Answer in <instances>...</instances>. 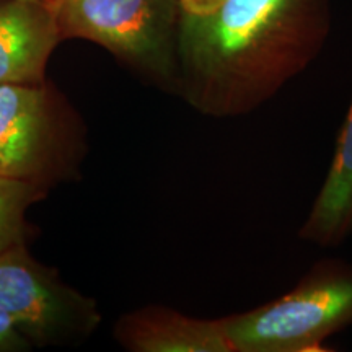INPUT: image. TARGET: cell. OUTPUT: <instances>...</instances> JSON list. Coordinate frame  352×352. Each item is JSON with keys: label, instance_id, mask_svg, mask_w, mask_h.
<instances>
[{"label": "cell", "instance_id": "7a4b0ae2", "mask_svg": "<svg viewBox=\"0 0 352 352\" xmlns=\"http://www.w3.org/2000/svg\"><path fill=\"white\" fill-rule=\"evenodd\" d=\"M223 321L235 352H305L352 321V271H328L270 305Z\"/></svg>", "mask_w": 352, "mask_h": 352}, {"label": "cell", "instance_id": "30bf717a", "mask_svg": "<svg viewBox=\"0 0 352 352\" xmlns=\"http://www.w3.org/2000/svg\"><path fill=\"white\" fill-rule=\"evenodd\" d=\"M32 342L23 336L13 320L0 308V352L28 351Z\"/></svg>", "mask_w": 352, "mask_h": 352}, {"label": "cell", "instance_id": "3957f363", "mask_svg": "<svg viewBox=\"0 0 352 352\" xmlns=\"http://www.w3.org/2000/svg\"><path fill=\"white\" fill-rule=\"evenodd\" d=\"M0 308L39 346L87 336L100 323L95 302L34 261L23 243L0 254Z\"/></svg>", "mask_w": 352, "mask_h": 352}, {"label": "cell", "instance_id": "6da1fadb", "mask_svg": "<svg viewBox=\"0 0 352 352\" xmlns=\"http://www.w3.org/2000/svg\"><path fill=\"white\" fill-rule=\"evenodd\" d=\"M300 0H226L208 16L183 15L186 63L220 113H248L292 72Z\"/></svg>", "mask_w": 352, "mask_h": 352}, {"label": "cell", "instance_id": "9c48e42d", "mask_svg": "<svg viewBox=\"0 0 352 352\" xmlns=\"http://www.w3.org/2000/svg\"><path fill=\"white\" fill-rule=\"evenodd\" d=\"M36 199V188L26 178L0 176V254L23 243L25 212Z\"/></svg>", "mask_w": 352, "mask_h": 352}, {"label": "cell", "instance_id": "52a82bcc", "mask_svg": "<svg viewBox=\"0 0 352 352\" xmlns=\"http://www.w3.org/2000/svg\"><path fill=\"white\" fill-rule=\"evenodd\" d=\"M121 341L139 352H235L222 320H197L170 310H145L124 320Z\"/></svg>", "mask_w": 352, "mask_h": 352}, {"label": "cell", "instance_id": "277c9868", "mask_svg": "<svg viewBox=\"0 0 352 352\" xmlns=\"http://www.w3.org/2000/svg\"><path fill=\"white\" fill-rule=\"evenodd\" d=\"M60 38H82L113 54L168 72L178 0H50Z\"/></svg>", "mask_w": 352, "mask_h": 352}, {"label": "cell", "instance_id": "8992f818", "mask_svg": "<svg viewBox=\"0 0 352 352\" xmlns=\"http://www.w3.org/2000/svg\"><path fill=\"white\" fill-rule=\"evenodd\" d=\"M46 91L39 85H0V176L28 179L47 139Z\"/></svg>", "mask_w": 352, "mask_h": 352}, {"label": "cell", "instance_id": "8fae6325", "mask_svg": "<svg viewBox=\"0 0 352 352\" xmlns=\"http://www.w3.org/2000/svg\"><path fill=\"white\" fill-rule=\"evenodd\" d=\"M226 0H178L179 10L186 16H208L222 7Z\"/></svg>", "mask_w": 352, "mask_h": 352}, {"label": "cell", "instance_id": "5b68a950", "mask_svg": "<svg viewBox=\"0 0 352 352\" xmlns=\"http://www.w3.org/2000/svg\"><path fill=\"white\" fill-rule=\"evenodd\" d=\"M60 39L50 0H0V85H41Z\"/></svg>", "mask_w": 352, "mask_h": 352}, {"label": "cell", "instance_id": "ba28073f", "mask_svg": "<svg viewBox=\"0 0 352 352\" xmlns=\"http://www.w3.org/2000/svg\"><path fill=\"white\" fill-rule=\"evenodd\" d=\"M352 222V107L338 140L331 168L328 171L314 210L302 236L329 243L338 240Z\"/></svg>", "mask_w": 352, "mask_h": 352}]
</instances>
